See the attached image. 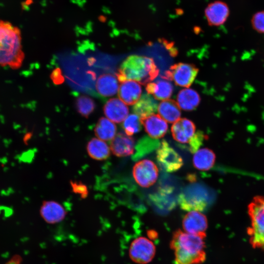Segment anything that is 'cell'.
I'll list each match as a JSON object with an SVG mask.
<instances>
[{"mask_svg":"<svg viewBox=\"0 0 264 264\" xmlns=\"http://www.w3.org/2000/svg\"><path fill=\"white\" fill-rule=\"evenodd\" d=\"M206 233L193 234L177 229L173 233L170 248L174 252L175 264H201L206 260Z\"/></svg>","mask_w":264,"mask_h":264,"instance_id":"cell-1","label":"cell"},{"mask_svg":"<svg viewBox=\"0 0 264 264\" xmlns=\"http://www.w3.org/2000/svg\"><path fill=\"white\" fill-rule=\"evenodd\" d=\"M24 57L20 29L10 22L0 19V66L18 69Z\"/></svg>","mask_w":264,"mask_h":264,"instance_id":"cell-2","label":"cell"},{"mask_svg":"<svg viewBox=\"0 0 264 264\" xmlns=\"http://www.w3.org/2000/svg\"><path fill=\"white\" fill-rule=\"evenodd\" d=\"M159 70L152 58L132 55L120 65L116 73L118 80L122 83L132 80L142 85H147L154 80Z\"/></svg>","mask_w":264,"mask_h":264,"instance_id":"cell-3","label":"cell"},{"mask_svg":"<svg viewBox=\"0 0 264 264\" xmlns=\"http://www.w3.org/2000/svg\"><path fill=\"white\" fill-rule=\"evenodd\" d=\"M250 226L247 229L249 243L253 248L264 251V196H256L248 205Z\"/></svg>","mask_w":264,"mask_h":264,"instance_id":"cell-4","label":"cell"},{"mask_svg":"<svg viewBox=\"0 0 264 264\" xmlns=\"http://www.w3.org/2000/svg\"><path fill=\"white\" fill-rule=\"evenodd\" d=\"M198 72V68L194 64L178 63L171 66L162 78L173 81L178 86L188 88L193 83Z\"/></svg>","mask_w":264,"mask_h":264,"instance_id":"cell-5","label":"cell"},{"mask_svg":"<svg viewBox=\"0 0 264 264\" xmlns=\"http://www.w3.org/2000/svg\"><path fill=\"white\" fill-rule=\"evenodd\" d=\"M129 256L132 261L138 264H147L154 259L155 254V246L149 239L139 237L131 242Z\"/></svg>","mask_w":264,"mask_h":264,"instance_id":"cell-6","label":"cell"},{"mask_svg":"<svg viewBox=\"0 0 264 264\" xmlns=\"http://www.w3.org/2000/svg\"><path fill=\"white\" fill-rule=\"evenodd\" d=\"M181 208L187 211H203L207 205L206 194L201 187L192 186L181 193L178 198Z\"/></svg>","mask_w":264,"mask_h":264,"instance_id":"cell-7","label":"cell"},{"mask_svg":"<svg viewBox=\"0 0 264 264\" xmlns=\"http://www.w3.org/2000/svg\"><path fill=\"white\" fill-rule=\"evenodd\" d=\"M132 175L139 186L148 188L156 182L158 176V170L152 161L143 159L135 164L132 169Z\"/></svg>","mask_w":264,"mask_h":264,"instance_id":"cell-8","label":"cell"},{"mask_svg":"<svg viewBox=\"0 0 264 264\" xmlns=\"http://www.w3.org/2000/svg\"><path fill=\"white\" fill-rule=\"evenodd\" d=\"M156 159L159 166L167 172H174L183 165L181 156L165 140L156 151Z\"/></svg>","mask_w":264,"mask_h":264,"instance_id":"cell-9","label":"cell"},{"mask_svg":"<svg viewBox=\"0 0 264 264\" xmlns=\"http://www.w3.org/2000/svg\"><path fill=\"white\" fill-rule=\"evenodd\" d=\"M182 228L185 232L193 234H205L208 228V220L205 215L198 211H191L183 218Z\"/></svg>","mask_w":264,"mask_h":264,"instance_id":"cell-10","label":"cell"},{"mask_svg":"<svg viewBox=\"0 0 264 264\" xmlns=\"http://www.w3.org/2000/svg\"><path fill=\"white\" fill-rule=\"evenodd\" d=\"M229 15L227 4L221 1L210 3L205 8V15L211 26H220L224 23Z\"/></svg>","mask_w":264,"mask_h":264,"instance_id":"cell-11","label":"cell"},{"mask_svg":"<svg viewBox=\"0 0 264 264\" xmlns=\"http://www.w3.org/2000/svg\"><path fill=\"white\" fill-rule=\"evenodd\" d=\"M135 140L131 136L124 132H119L111 140L110 149L118 157L132 155L134 150Z\"/></svg>","mask_w":264,"mask_h":264,"instance_id":"cell-12","label":"cell"},{"mask_svg":"<svg viewBox=\"0 0 264 264\" xmlns=\"http://www.w3.org/2000/svg\"><path fill=\"white\" fill-rule=\"evenodd\" d=\"M140 120L146 132L153 138H161L167 132L168 124L166 121L158 114L154 113L147 117L140 118Z\"/></svg>","mask_w":264,"mask_h":264,"instance_id":"cell-13","label":"cell"},{"mask_svg":"<svg viewBox=\"0 0 264 264\" xmlns=\"http://www.w3.org/2000/svg\"><path fill=\"white\" fill-rule=\"evenodd\" d=\"M196 126L190 120L181 118L175 122L171 127L173 138L180 143H187L195 134Z\"/></svg>","mask_w":264,"mask_h":264,"instance_id":"cell-14","label":"cell"},{"mask_svg":"<svg viewBox=\"0 0 264 264\" xmlns=\"http://www.w3.org/2000/svg\"><path fill=\"white\" fill-rule=\"evenodd\" d=\"M106 116L114 123H120L126 118L129 109L120 99L112 98L107 102L104 106Z\"/></svg>","mask_w":264,"mask_h":264,"instance_id":"cell-15","label":"cell"},{"mask_svg":"<svg viewBox=\"0 0 264 264\" xmlns=\"http://www.w3.org/2000/svg\"><path fill=\"white\" fill-rule=\"evenodd\" d=\"M40 213L44 220L49 223L59 222L65 218L66 211L59 203L54 201H45L42 203Z\"/></svg>","mask_w":264,"mask_h":264,"instance_id":"cell-16","label":"cell"},{"mask_svg":"<svg viewBox=\"0 0 264 264\" xmlns=\"http://www.w3.org/2000/svg\"><path fill=\"white\" fill-rule=\"evenodd\" d=\"M141 87L134 81L127 80L121 83L118 90V96L125 104L132 105L141 97Z\"/></svg>","mask_w":264,"mask_h":264,"instance_id":"cell-17","label":"cell"},{"mask_svg":"<svg viewBox=\"0 0 264 264\" xmlns=\"http://www.w3.org/2000/svg\"><path fill=\"white\" fill-rule=\"evenodd\" d=\"M146 90L148 94L153 95L154 99L165 100L172 95L174 87L168 80L164 79L147 84Z\"/></svg>","mask_w":264,"mask_h":264,"instance_id":"cell-18","label":"cell"},{"mask_svg":"<svg viewBox=\"0 0 264 264\" xmlns=\"http://www.w3.org/2000/svg\"><path fill=\"white\" fill-rule=\"evenodd\" d=\"M96 89L101 96L110 97L115 95L118 89L117 79L110 73L99 76L96 83Z\"/></svg>","mask_w":264,"mask_h":264,"instance_id":"cell-19","label":"cell"},{"mask_svg":"<svg viewBox=\"0 0 264 264\" xmlns=\"http://www.w3.org/2000/svg\"><path fill=\"white\" fill-rule=\"evenodd\" d=\"M177 104L184 110L191 111L198 106L200 97L198 93L192 88L181 90L177 96Z\"/></svg>","mask_w":264,"mask_h":264,"instance_id":"cell-20","label":"cell"},{"mask_svg":"<svg viewBox=\"0 0 264 264\" xmlns=\"http://www.w3.org/2000/svg\"><path fill=\"white\" fill-rule=\"evenodd\" d=\"M158 108L157 101L149 94H144L133 107V111L140 118L154 114Z\"/></svg>","mask_w":264,"mask_h":264,"instance_id":"cell-21","label":"cell"},{"mask_svg":"<svg viewBox=\"0 0 264 264\" xmlns=\"http://www.w3.org/2000/svg\"><path fill=\"white\" fill-rule=\"evenodd\" d=\"M159 115L169 123H175L180 119L181 112L177 103L173 100L162 101L158 106Z\"/></svg>","mask_w":264,"mask_h":264,"instance_id":"cell-22","label":"cell"},{"mask_svg":"<svg viewBox=\"0 0 264 264\" xmlns=\"http://www.w3.org/2000/svg\"><path fill=\"white\" fill-rule=\"evenodd\" d=\"M216 155L210 149L202 148L196 152L194 155L193 163L195 168L200 171H207L214 165Z\"/></svg>","mask_w":264,"mask_h":264,"instance_id":"cell-23","label":"cell"},{"mask_svg":"<svg viewBox=\"0 0 264 264\" xmlns=\"http://www.w3.org/2000/svg\"><path fill=\"white\" fill-rule=\"evenodd\" d=\"M110 148L103 140L93 138L90 140L87 145L88 154L93 159L103 160L110 155Z\"/></svg>","mask_w":264,"mask_h":264,"instance_id":"cell-24","label":"cell"},{"mask_svg":"<svg viewBox=\"0 0 264 264\" xmlns=\"http://www.w3.org/2000/svg\"><path fill=\"white\" fill-rule=\"evenodd\" d=\"M94 132L96 136L101 140H111L116 135V127L109 119L101 117L95 126Z\"/></svg>","mask_w":264,"mask_h":264,"instance_id":"cell-25","label":"cell"},{"mask_svg":"<svg viewBox=\"0 0 264 264\" xmlns=\"http://www.w3.org/2000/svg\"><path fill=\"white\" fill-rule=\"evenodd\" d=\"M75 108L78 112L82 116L88 118L95 109V103L88 96L81 95L75 101Z\"/></svg>","mask_w":264,"mask_h":264,"instance_id":"cell-26","label":"cell"},{"mask_svg":"<svg viewBox=\"0 0 264 264\" xmlns=\"http://www.w3.org/2000/svg\"><path fill=\"white\" fill-rule=\"evenodd\" d=\"M141 124L140 117L135 114H132L124 120L122 126L125 133L131 136L141 130Z\"/></svg>","mask_w":264,"mask_h":264,"instance_id":"cell-27","label":"cell"},{"mask_svg":"<svg viewBox=\"0 0 264 264\" xmlns=\"http://www.w3.org/2000/svg\"><path fill=\"white\" fill-rule=\"evenodd\" d=\"M252 27L257 32L264 34V10L259 11L253 16L251 20Z\"/></svg>","mask_w":264,"mask_h":264,"instance_id":"cell-28","label":"cell"},{"mask_svg":"<svg viewBox=\"0 0 264 264\" xmlns=\"http://www.w3.org/2000/svg\"><path fill=\"white\" fill-rule=\"evenodd\" d=\"M205 138V135L201 132L199 131L195 133L189 141L190 152L196 153Z\"/></svg>","mask_w":264,"mask_h":264,"instance_id":"cell-29","label":"cell"},{"mask_svg":"<svg viewBox=\"0 0 264 264\" xmlns=\"http://www.w3.org/2000/svg\"><path fill=\"white\" fill-rule=\"evenodd\" d=\"M71 185L74 192L81 194L82 196L87 195V188L81 183L73 182Z\"/></svg>","mask_w":264,"mask_h":264,"instance_id":"cell-30","label":"cell"},{"mask_svg":"<svg viewBox=\"0 0 264 264\" xmlns=\"http://www.w3.org/2000/svg\"><path fill=\"white\" fill-rule=\"evenodd\" d=\"M160 41L163 43L164 45L167 47V49L170 51L172 56H176L177 54V49L174 46V43L172 42H169L164 39H161Z\"/></svg>","mask_w":264,"mask_h":264,"instance_id":"cell-31","label":"cell"},{"mask_svg":"<svg viewBox=\"0 0 264 264\" xmlns=\"http://www.w3.org/2000/svg\"><path fill=\"white\" fill-rule=\"evenodd\" d=\"M51 77L54 83L55 84H60L64 81V78L61 75V71L58 68L53 71Z\"/></svg>","mask_w":264,"mask_h":264,"instance_id":"cell-32","label":"cell"},{"mask_svg":"<svg viewBox=\"0 0 264 264\" xmlns=\"http://www.w3.org/2000/svg\"><path fill=\"white\" fill-rule=\"evenodd\" d=\"M5 264H22V259L20 256L16 255L13 256Z\"/></svg>","mask_w":264,"mask_h":264,"instance_id":"cell-33","label":"cell"},{"mask_svg":"<svg viewBox=\"0 0 264 264\" xmlns=\"http://www.w3.org/2000/svg\"></svg>","mask_w":264,"mask_h":264,"instance_id":"cell-34","label":"cell"}]
</instances>
